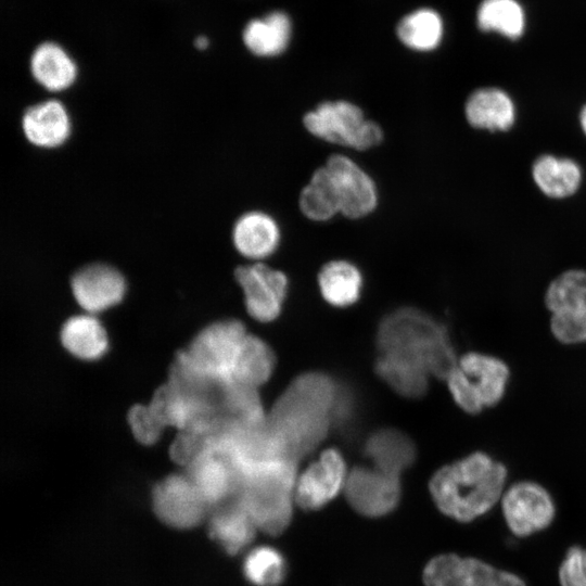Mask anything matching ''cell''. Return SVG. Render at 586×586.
<instances>
[{
  "label": "cell",
  "mask_w": 586,
  "mask_h": 586,
  "mask_svg": "<svg viewBox=\"0 0 586 586\" xmlns=\"http://www.w3.org/2000/svg\"><path fill=\"white\" fill-rule=\"evenodd\" d=\"M476 25L484 33H494L517 40L526 29V13L519 0H482L475 14Z\"/></svg>",
  "instance_id": "484cf974"
},
{
  "label": "cell",
  "mask_w": 586,
  "mask_h": 586,
  "mask_svg": "<svg viewBox=\"0 0 586 586\" xmlns=\"http://www.w3.org/2000/svg\"><path fill=\"white\" fill-rule=\"evenodd\" d=\"M194 46L200 50H204L209 46V40L206 36H198L194 40Z\"/></svg>",
  "instance_id": "8d00e7d4"
},
{
  "label": "cell",
  "mask_w": 586,
  "mask_h": 586,
  "mask_svg": "<svg viewBox=\"0 0 586 586\" xmlns=\"http://www.w3.org/2000/svg\"><path fill=\"white\" fill-rule=\"evenodd\" d=\"M501 510L509 530L519 537L546 528L556 513L548 491L532 481H520L508 487L501 496Z\"/></svg>",
  "instance_id": "9c48e42d"
},
{
  "label": "cell",
  "mask_w": 586,
  "mask_h": 586,
  "mask_svg": "<svg viewBox=\"0 0 586 586\" xmlns=\"http://www.w3.org/2000/svg\"><path fill=\"white\" fill-rule=\"evenodd\" d=\"M375 368L379 375L395 392L408 398L422 396L429 386V372L399 356L381 354Z\"/></svg>",
  "instance_id": "f546056e"
},
{
  "label": "cell",
  "mask_w": 586,
  "mask_h": 586,
  "mask_svg": "<svg viewBox=\"0 0 586 586\" xmlns=\"http://www.w3.org/2000/svg\"><path fill=\"white\" fill-rule=\"evenodd\" d=\"M294 24L291 15L273 9L251 18L242 29L246 50L258 58H276L283 54L293 39Z\"/></svg>",
  "instance_id": "9a60e30c"
},
{
  "label": "cell",
  "mask_w": 586,
  "mask_h": 586,
  "mask_svg": "<svg viewBox=\"0 0 586 586\" xmlns=\"http://www.w3.org/2000/svg\"><path fill=\"white\" fill-rule=\"evenodd\" d=\"M365 451L373 467L397 476L416 458L412 441L403 432L393 429L374 432L367 440Z\"/></svg>",
  "instance_id": "cb8c5ba5"
},
{
  "label": "cell",
  "mask_w": 586,
  "mask_h": 586,
  "mask_svg": "<svg viewBox=\"0 0 586 586\" xmlns=\"http://www.w3.org/2000/svg\"><path fill=\"white\" fill-rule=\"evenodd\" d=\"M156 517L168 526L179 530L200 524L211 508L188 474L168 475L152 492Z\"/></svg>",
  "instance_id": "ba28073f"
},
{
  "label": "cell",
  "mask_w": 586,
  "mask_h": 586,
  "mask_svg": "<svg viewBox=\"0 0 586 586\" xmlns=\"http://www.w3.org/2000/svg\"><path fill=\"white\" fill-rule=\"evenodd\" d=\"M551 314L586 316V270L570 269L556 277L545 293Z\"/></svg>",
  "instance_id": "4dcf8cb0"
},
{
  "label": "cell",
  "mask_w": 586,
  "mask_h": 586,
  "mask_svg": "<svg viewBox=\"0 0 586 586\" xmlns=\"http://www.w3.org/2000/svg\"><path fill=\"white\" fill-rule=\"evenodd\" d=\"M234 277L253 318L269 322L279 316L288 291V278L282 271L255 263L238 267Z\"/></svg>",
  "instance_id": "30bf717a"
},
{
  "label": "cell",
  "mask_w": 586,
  "mask_h": 586,
  "mask_svg": "<svg viewBox=\"0 0 586 586\" xmlns=\"http://www.w3.org/2000/svg\"><path fill=\"white\" fill-rule=\"evenodd\" d=\"M243 573L255 586H278L285 575V562L278 550L257 547L245 557Z\"/></svg>",
  "instance_id": "1f68e13d"
},
{
  "label": "cell",
  "mask_w": 586,
  "mask_h": 586,
  "mask_svg": "<svg viewBox=\"0 0 586 586\" xmlns=\"http://www.w3.org/2000/svg\"><path fill=\"white\" fill-rule=\"evenodd\" d=\"M318 285L322 297L329 304L346 307L359 298L362 276L359 269L347 260H331L320 269Z\"/></svg>",
  "instance_id": "d4e9b609"
},
{
  "label": "cell",
  "mask_w": 586,
  "mask_h": 586,
  "mask_svg": "<svg viewBox=\"0 0 586 586\" xmlns=\"http://www.w3.org/2000/svg\"><path fill=\"white\" fill-rule=\"evenodd\" d=\"M464 116L474 128L506 131L514 124L515 106L505 90L497 87H483L468 97Z\"/></svg>",
  "instance_id": "d6986e66"
},
{
  "label": "cell",
  "mask_w": 586,
  "mask_h": 586,
  "mask_svg": "<svg viewBox=\"0 0 586 586\" xmlns=\"http://www.w3.org/2000/svg\"><path fill=\"white\" fill-rule=\"evenodd\" d=\"M579 125L584 135L586 136V104L582 107L579 113Z\"/></svg>",
  "instance_id": "74e56055"
},
{
  "label": "cell",
  "mask_w": 586,
  "mask_h": 586,
  "mask_svg": "<svg viewBox=\"0 0 586 586\" xmlns=\"http://www.w3.org/2000/svg\"><path fill=\"white\" fill-rule=\"evenodd\" d=\"M486 586H526L521 577L518 575L497 570L492 581Z\"/></svg>",
  "instance_id": "d590c367"
},
{
  "label": "cell",
  "mask_w": 586,
  "mask_h": 586,
  "mask_svg": "<svg viewBox=\"0 0 586 586\" xmlns=\"http://www.w3.org/2000/svg\"><path fill=\"white\" fill-rule=\"evenodd\" d=\"M295 460L276 458L257 462L241 472L239 502L256 527L268 534L281 533L292 515Z\"/></svg>",
  "instance_id": "277c9868"
},
{
  "label": "cell",
  "mask_w": 586,
  "mask_h": 586,
  "mask_svg": "<svg viewBox=\"0 0 586 586\" xmlns=\"http://www.w3.org/2000/svg\"><path fill=\"white\" fill-rule=\"evenodd\" d=\"M498 569L476 559L455 553L440 555L425 566V586H486Z\"/></svg>",
  "instance_id": "2e32d148"
},
{
  "label": "cell",
  "mask_w": 586,
  "mask_h": 586,
  "mask_svg": "<svg viewBox=\"0 0 586 586\" xmlns=\"http://www.w3.org/2000/svg\"><path fill=\"white\" fill-rule=\"evenodd\" d=\"M347 475L340 451L326 449L295 482L294 498L304 509L321 508L337 495Z\"/></svg>",
  "instance_id": "4fadbf2b"
},
{
  "label": "cell",
  "mask_w": 586,
  "mask_h": 586,
  "mask_svg": "<svg viewBox=\"0 0 586 586\" xmlns=\"http://www.w3.org/2000/svg\"><path fill=\"white\" fill-rule=\"evenodd\" d=\"M275 368V355L260 339L246 335L234 362L231 382L255 388L265 383Z\"/></svg>",
  "instance_id": "83f0119b"
},
{
  "label": "cell",
  "mask_w": 586,
  "mask_h": 586,
  "mask_svg": "<svg viewBox=\"0 0 586 586\" xmlns=\"http://www.w3.org/2000/svg\"><path fill=\"white\" fill-rule=\"evenodd\" d=\"M232 241L242 256L262 260L278 249L280 228L269 214L260 211L247 212L235 221Z\"/></svg>",
  "instance_id": "ac0fdd59"
},
{
  "label": "cell",
  "mask_w": 586,
  "mask_h": 586,
  "mask_svg": "<svg viewBox=\"0 0 586 586\" xmlns=\"http://www.w3.org/2000/svg\"><path fill=\"white\" fill-rule=\"evenodd\" d=\"M445 380L457 406L467 413L476 415L504 398L510 369L496 356L468 352L457 358Z\"/></svg>",
  "instance_id": "5b68a950"
},
{
  "label": "cell",
  "mask_w": 586,
  "mask_h": 586,
  "mask_svg": "<svg viewBox=\"0 0 586 586\" xmlns=\"http://www.w3.org/2000/svg\"><path fill=\"white\" fill-rule=\"evenodd\" d=\"M30 73L44 89L59 92L68 89L77 78V65L58 43L46 41L30 56Z\"/></svg>",
  "instance_id": "7402d4cb"
},
{
  "label": "cell",
  "mask_w": 586,
  "mask_h": 586,
  "mask_svg": "<svg viewBox=\"0 0 586 586\" xmlns=\"http://www.w3.org/2000/svg\"><path fill=\"white\" fill-rule=\"evenodd\" d=\"M445 31L443 15L432 7H419L407 12L395 26V35L402 46L419 53L440 48Z\"/></svg>",
  "instance_id": "ffe728a7"
},
{
  "label": "cell",
  "mask_w": 586,
  "mask_h": 586,
  "mask_svg": "<svg viewBox=\"0 0 586 586\" xmlns=\"http://www.w3.org/2000/svg\"><path fill=\"white\" fill-rule=\"evenodd\" d=\"M64 347L75 357L84 360L100 358L107 348V337L101 322L92 315L69 318L61 330Z\"/></svg>",
  "instance_id": "4316f807"
},
{
  "label": "cell",
  "mask_w": 586,
  "mask_h": 586,
  "mask_svg": "<svg viewBox=\"0 0 586 586\" xmlns=\"http://www.w3.org/2000/svg\"><path fill=\"white\" fill-rule=\"evenodd\" d=\"M328 168L339 199L340 214L351 219L362 218L378 205V191L372 178L351 157L333 154Z\"/></svg>",
  "instance_id": "8fae6325"
},
{
  "label": "cell",
  "mask_w": 586,
  "mask_h": 586,
  "mask_svg": "<svg viewBox=\"0 0 586 586\" xmlns=\"http://www.w3.org/2000/svg\"><path fill=\"white\" fill-rule=\"evenodd\" d=\"M306 130L328 143L366 151L383 140L380 125L367 119L362 110L345 100L324 101L303 117Z\"/></svg>",
  "instance_id": "8992f818"
},
{
  "label": "cell",
  "mask_w": 586,
  "mask_h": 586,
  "mask_svg": "<svg viewBox=\"0 0 586 586\" xmlns=\"http://www.w3.org/2000/svg\"><path fill=\"white\" fill-rule=\"evenodd\" d=\"M128 421L136 438L145 445L155 443L164 428L150 406H133L129 411Z\"/></svg>",
  "instance_id": "836d02e7"
},
{
  "label": "cell",
  "mask_w": 586,
  "mask_h": 586,
  "mask_svg": "<svg viewBox=\"0 0 586 586\" xmlns=\"http://www.w3.org/2000/svg\"><path fill=\"white\" fill-rule=\"evenodd\" d=\"M560 586H586V549L573 546L559 568Z\"/></svg>",
  "instance_id": "e575fe53"
},
{
  "label": "cell",
  "mask_w": 586,
  "mask_h": 586,
  "mask_svg": "<svg viewBox=\"0 0 586 586\" xmlns=\"http://www.w3.org/2000/svg\"><path fill=\"white\" fill-rule=\"evenodd\" d=\"M243 324L222 320L202 330L180 359L198 375L212 382H231V373L246 336Z\"/></svg>",
  "instance_id": "52a82bcc"
},
{
  "label": "cell",
  "mask_w": 586,
  "mask_h": 586,
  "mask_svg": "<svg viewBox=\"0 0 586 586\" xmlns=\"http://www.w3.org/2000/svg\"><path fill=\"white\" fill-rule=\"evenodd\" d=\"M71 285L77 303L90 314L116 305L126 292L123 275L106 264L82 267L73 276Z\"/></svg>",
  "instance_id": "5bb4252c"
},
{
  "label": "cell",
  "mask_w": 586,
  "mask_h": 586,
  "mask_svg": "<svg viewBox=\"0 0 586 586\" xmlns=\"http://www.w3.org/2000/svg\"><path fill=\"white\" fill-rule=\"evenodd\" d=\"M532 177L545 195L564 199L578 190L582 182V169L571 158L544 154L534 162Z\"/></svg>",
  "instance_id": "603a6c76"
},
{
  "label": "cell",
  "mask_w": 586,
  "mask_h": 586,
  "mask_svg": "<svg viewBox=\"0 0 586 586\" xmlns=\"http://www.w3.org/2000/svg\"><path fill=\"white\" fill-rule=\"evenodd\" d=\"M22 129L26 139L35 146L53 149L69 137L71 119L63 103L50 99L25 111Z\"/></svg>",
  "instance_id": "e0dca14e"
},
{
  "label": "cell",
  "mask_w": 586,
  "mask_h": 586,
  "mask_svg": "<svg viewBox=\"0 0 586 586\" xmlns=\"http://www.w3.org/2000/svg\"><path fill=\"white\" fill-rule=\"evenodd\" d=\"M550 331L562 344L576 345L586 343V316L551 314Z\"/></svg>",
  "instance_id": "d6a6232c"
},
{
  "label": "cell",
  "mask_w": 586,
  "mask_h": 586,
  "mask_svg": "<svg viewBox=\"0 0 586 586\" xmlns=\"http://www.w3.org/2000/svg\"><path fill=\"white\" fill-rule=\"evenodd\" d=\"M302 214L314 221H326L340 213V203L332 177L323 165L318 167L298 196Z\"/></svg>",
  "instance_id": "f1b7e54d"
},
{
  "label": "cell",
  "mask_w": 586,
  "mask_h": 586,
  "mask_svg": "<svg viewBox=\"0 0 586 586\" xmlns=\"http://www.w3.org/2000/svg\"><path fill=\"white\" fill-rule=\"evenodd\" d=\"M345 493L357 512L366 517H381L397 506L400 485L397 475L375 467H357L347 475Z\"/></svg>",
  "instance_id": "7c38bea8"
},
{
  "label": "cell",
  "mask_w": 586,
  "mask_h": 586,
  "mask_svg": "<svg viewBox=\"0 0 586 586\" xmlns=\"http://www.w3.org/2000/svg\"><path fill=\"white\" fill-rule=\"evenodd\" d=\"M507 475L502 462L477 450L438 469L429 487L444 514L459 522H471L501 499Z\"/></svg>",
  "instance_id": "7a4b0ae2"
},
{
  "label": "cell",
  "mask_w": 586,
  "mask_h": 586,
  "mask_svg": "<svg viewBox=\"0 0 586 586\" xmlns=\"http://www.w3.org/2000/svg\"><path fill=\"white\" fill-rule=\"evenodd\" d=\"M255 527L252 517L237 498L215 507L208 519L211 537L231 555L252 542Z\"/></svg>",
  "instance_id": "44dd1931"
},
{
  "label": "cell",
  "mask_w": 586,
  "mask_h": 586,
  "mask_svg": "<svg viewBox=\"0 0 586 586\" xmlns=\"http://www.w3.org/2000/svg\"><path fill=\"white\" fill-rule=\"evenodd\" d=\"M378 346L381 354L410 360L440 379H446L457 360L445 326L415 308L395 310L382 320Z\"/></svg>",
  "instance_id": "3957f363"
},
{
  "label": "cell",
  "mask_w": 586,
  "mask_h": 586,
  "mask_svg": "<svg viewBox=\"0 0 586 586\" xmlns=\"http://www.w3.org/2000/svg\"><path fill=\"white\" fill-rule=\"evenodd\" d=\"M341 404L339 387L328 375L297 377L280 395L267 419L277 445L295 461L326 437Z\"/></svg>",
  "instance_id": "6da1fadb"
}]
</instances>
